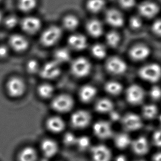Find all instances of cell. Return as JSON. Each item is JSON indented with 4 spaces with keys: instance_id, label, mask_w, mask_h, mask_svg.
Here are the masks:
<instances>
[{
    "instance_id": "1",
    "label": "cell",
    "mask_w": 161,
    "mask_h": 161,
    "mask_svg": "<svg viewBox=\"0 0 161 161\" xmlns=\"http://www.w3.org/2000/svg\"><path fill=\"white\" fill-rule=\"evenodd\" d=\"M139 75L145 81L156 83L161 78V67L157 63L147 64L140 69Z\"/></svg>"
},
{
    "instance_id": "2",
    "label": "cell",
    "mask_w": 161,
    "mask_h": 161,
    "mask_svg": "<svg viewBox=\"0 0 161 161\" xmlns=\"http://www.w3.org/2000/svg\"><path fill=\"white\" fill-rule=\"evenodd\" d=\"M6 87L9 96L13 98H18L24 94L26 85L20 78L13 76L7 81Z\"/></svg>"
},
{
    "instance_id": "3",
    "label": "cell",
    "mask_w": 161,
    "mask_h": 161,
    "mask_svg": "<svg viewBox=\"0 0 161 161\" xmlns=\"http://www.w3.org/2000/svg\"><path fill=\"white\" fill-rule=\"evenodd\" d=\"M70 69L74 75L82 78L89 74L92 69V64L87 59L84 57H79L72 62Z\"/></svg>"
},
{
    "instance_id": "4",
    "label": "cell",
    "mask_w": 161,
    "mask_h": 161,
    "mask_svg": "<svg viewBox=\"0 0 161 161\" xmlns=\"http://www.w3.org/2000/svg\"><path fill=\"white\" fill-rule=\"evenodd\" d=\"M52 107L55 111L61 113L68 112L74 106V101L71 96L67 94H62L53 99Z\"/></svg>"
},
{
    "instance_id": "5",
    "label": "cell",
    "mask_w": 161,
    "mask_h": 161,
    "mask_svg": "<svg viewBox=\"0 0 161 161\" xmlns=\"http://www.w3.org/2000/svg\"><path fill=\"white\" fill-rule=\"evenodd\" d=\"M62 31L59 27L51 26L44 31L40 38L42 44L45 46H51L61 38Z\"/></svg>"
},
{
    "instance_id": "6",
    "label": "cell",
    "mask_w": 161,
    "mask_h": 161,
    "mask_svg": "<svg viewBox=\"0 0 161 161\" xmlns=\"http://www.w3.org/2000/svg\"><path fill=\"white\" fill-rule=\"evenodd\" d=\"M145 92L139 85L133 84L126 89V100L132 105H139L144 101Z\"/></svg>"
},
{
    "instance_id": "7",
    "label": "cell",
    "mask_w": 161,
    "mask_h": 161,
    "mask_svg": "<svg viewBox=\"0 0 161 161\" xmlns=\"http://www.w3.org/2000/svg\"><path fill=\"white\" fill-rule=\"evenodd\" d=\"M92 116L87 111L79 110L72 114L70 122L74 128L83 129L90 124Z\"/></svg>"
},
{
    "instance_id": "8",
    "label": "cell",
    "mask_w": 161,
    "mask_h": 161,
    "mask_svg": "<svg viewBox=\"0 0 161 161\" xmlns=\"http://www.w3.org/2000/svg\"><path fill=\"white\" fill-rule=\"evenodd\" d=\"M107 70L112 74L120 75L125 73L127 69L125 62L118 57H111L107 59L106 63Z\"/></svg>"
},
{
    "instance_id": "9",
    "label": "cell",
    "mask_w": 161,
    "mask_h": 161,
    "mask_svg": "<svg viewBox=\"0 0 161 161\" xmlns=\"http://www.w3.org/2000/svg\"><path fill=\"white\" fill-rule=\"evenodd\" d=\"M122 125L126 130H139L143 125L142 118L135 113H128L122 119Z\"/></svg>"
},
{
    "instance_id": "10",
    "label": "cell",
    "mask_w": 161,
    "mask_h": 161,
    "mask_svg": "<svg viewBox=\"0 0 161 161\" xmlns=\"http://www.w3.org/2000/svg\"><path fill=\"white\" fill-rule=\"evenodd\" d=\"M92 161H111L112 153L110 149L104 145H97L91 148Z\"/></svg>"
},
{
    "instance_id": "11",
    "label": "cell",
    "mask_w": 161,
    "mask_h": 161,
    "mask_svg": "<svg viewBox=\"0 0 161 161\" xmlns=\"http://www.w3.org/2000/svg\"><path fill=\"white\" fill-rule=\"evenodd\" d=\"M93 131L95 135L101 139H107L113 135V130L109 122L101 120L94 124Z\"/></svg>"
},
{
    "instance_id": "12",
    "label": "cell",
    "mask_w": 161,
    "mask_h": 161,
    "mask_svg": "<svg viewBox=\"0 0 161 161\" xmlns=\"http://www.w3.org/2000/svg\"><path fill=\"white\" fill-rule=\"evenodd\" d=\"M61 73L59 64L55 61L46 63L40 70V74L42 78L53 79L59 76Z\"/></svg>"
},
{
    "instance_id": "13",
    "label": "cell",
    "mask_w": 161,
    "mask_h": 161,
    "mask_svg": "<svg viewBox=\"0 0 161 161\" xmlns=\"http://www.w3.org/2000/svg\"><path fill=\"white\" fill-rule=\"evenodd\" d=\"M138 11L140 14L146 18H152L157 15L159 7L154 2L146 1L139 5Z\"/></svg>"
},
{
    "instance_id": "14",
    "label": "cell",
    "mask_w": 161,
    "mask_h": 161,
    "mask_svg": "<svg viewBox=\"0 0 161 161\" xmlns=\"http://www.w3.org/2000/svg\"><path fill=\"white\" fill-rule=\"evenodd\" d=\"M41 25L42 23L39 19L34 17L25 18L20 23L22 29L30 34H33L38 31L41 27Z\"/></svg>"
},
{
    "instance_id": "15",
    "label": "cell",
    "mask_w": 161,
    "mask_h": 161,
    "mask_svg": "<svg viewBox=\"0 0 161 161\" xmlns=\"http://www.w3.org/2000/svg\"><path fill=\"white\" fill-rule=\"evenodd\" d=\"M9 44L11 48L19 53L26 50L29 46L28 40L19 34L12 35L9 39Z\"/></svg>"
},
{
    "instance_id": "16",
    "label": "cell",
    "mask_w": 161,
    "mask_h": 161,
    "mask_svg": "<svg viewBox=\"0 0 161 161\" xmlns=\"http://www.w3.org/2000/svg\"><path fill=\"white\" fill-rule=\"evenodd\" d=\"M130 146L133 152L137 155H145L150 149L148 140L144 136H140L134 140Z\"/></svg>"
},
{
    "instance_id": "17",
    "label": "cell",
    "mask_w": 161,
    "mask_h": 161,
    "mask_svg": "<svg viewBox=\"0 0 161 161\" xmlns=\"http://www.w3.org/2000/svg\"><path fill=\"white\" fill-rule=\"evenodd\" d=\"M150 54V48L144 45H137L134 46L129 52L131 58L136 61H144L148 58Z\"/></svg>"
},
{
    "instance_id": "18",
    "label": "cell",
    "mask_w": 161,
    "mask_h": 161,
    "mask_svg": "<svg viewBox=\"0 0 161 161\" xmlns=\"http://www.w3.org/2000/svg\"><path fill=\"white\" fill-rule=\"evenodd\" d=\"M42 153L46 158H51L56 155L58 151V146L56 142L51 139H46L41 144Z\"/></svg>"
},
{
    "instance_id": "19",
    "label": "cell",
    "mask_w": 161,
    "mask_h": 161,
    "mask_svg": "<svg viewBox=\"0 0 161 161\" xmlns=\"http://www.w3.org/2000/svg\"><path fill=\"white\" fill-rule=\"evenodd\" d=\"M106 20L109 25L115 28L120 27L124 24V17L122 13L114 9H109L106 12Z\"/></svg>"
},
{
    "instance_id": "20",
    "label": "cell",
    "mask_w": 161,
    "mask_h": 161,
    "mask_svg": "<svg viewBox=\"0 0 161 161\" xmlns=\"http://www.w3.org/2000/svg\"><path fill=\"white\" fill-rule=\"evenodd\" d=\"M68 42L69 46L75 50H83L87 46L86 38L81 34H77L71 35Z\"/></svg>"
},
{
    "instance_id": "21",
    "label": "cell",
    "mask_w": 161,
    "mask_h": 161,
    "mask_svg": "<svg viewBox=\"0 0 161 161\" xmlns=\"http://www.w3.org/2000/svg\"><path fill=\"white\" fill-rule=\"evenodd\" d=\"M46 126L48 130L53 133H61L65 128V123L61 117L53 116L47 119Z\"/></svg>"
},
{
    "instance_id": "22",
    "label": "cell",
    "mask_w": 161,
    "mask_h": 161,
    "mask_svg": "<svg viewBox=\"0 0 161 161\" xmlns=\"http://www.w3.org/2000/svg\"><path fill=\"white\" fill-rule=\"evenodd\" d=\"M97 94L95 87L91 85H85L79 90V97L84 103H89L94 99Z\"/></svg>"
},
{
    "instance_id": "23",
    "label": "cell",
    "mask_w": 161,
    "mask_h": 161,
    "mask_svg": "<svg viewBox=\"0 0 161 161\" xmlns=\"http://www.w3.org/2000/svg\"><path fill=\"white\" fill-rule=\"evenodd\" d=\"M37 152L31 146L23 148L18 155V161H37Z\"/></svg>"
},
{
    "instance_id": "24",
    "label": "cell",
    "mask_w": 161,
    "mask_h": 161,
    "mask_svg": "<svg viewBox=\"0 0 161 161\" xmlns=\"http://www.w3.org/2000/svg\"><path fill=\"white\" fill-rule=\"evenodd\" d=\"M88 33L92 37H98L102 35L103 33V24L99 20L92 19L87 23L86 25Z\"/></svg>"
},
{
    "instance_id": "25",
    "label": "cell",
    "mask_w": 161,
    "mask_h": 161,
    "mask_svg": "<svg viewBox=\"0 0 161 161\" xmlns=\"http://www.w3.org/2000/svg\"><path fill=\"white\" fill-rule=\"evenodd\" d=\"M114 142L118 148L123 150L130 146L132 141L128 134L126 133H120L115 135Z\"/></svg>"
},
{
    "instance_id": "26",
    "label": "cell",
    "mask_w": 161,
    "mask_h": 161,
    "mask_svg": "<svg viewBox=\"0 0 161 161\" xmlns=\"http://www.w3.org/2000/svg\"><path fill=\"white\" fill-rule=\"evenodd\" d=\"M95 109L99 113H109L113 111L114 105L108 98H101L96 103Z\"/></svg>"
},
{
    "instance_id": "27",
    "label": "cell",
    "mask_w": 161,
    "mask_h": 161,
    "mask_svg": "<svg viewBox=\"0 0 161 161\" xmlns=\"http://www.w3.org/2000/svg\"><path fill=\"white\" fill-rule=\"evenodd\" d=\"M158 113V108L153 104L145 105L142 109V114L143 117L147 119H154L157 117Z\"/></svg>"
},
{
    "instance_id": "28",
    "label": "cell",
    "mask_w": 161,
    "mask_h": 161,
    "mask_svg": "<svg viewBox=\"0 0 161 161\" xmlns=\"http://www.w3.org/2000/svg\"><path fill=\"white\" fill-rule=\"evenodd\" d=\"M105 90L112 95H118L122 92L123 86L120 83L116 81L107 82L105 86Z\"/></svg>"
},
{
    "instance_id": "29",
    "label": "cell",
    "mask_w": 161,
    "mask_h": 161,
    "mask_svg": "<svg viewBox=\"0 0 161 161\" xmlns=\"http://www.w3.org/2000/svg\"><path fill=\"white\" fill-rule=\"evenodd\" d=\"M70 58L69 51L67 48H61L57 50L54 53V61L59 64L69 61Z\"/></svg>"
},
{
    "instance_id": "30",
    "label": "cell",
    "mask_w": 161,
    "mask_h": 161,
    "mask_svg": "<svg viewBox=\"0 0 161 161\" xmlns=\"http://www.w3.org/2000/svg\"><path fill=\"white\" fill-rule=\"evenodd\" d=\"M105 6L104 0H89L87 2V9L94 13L100 12Z\"/></svg>"
},
{
    "instance_id": "31",
    "label": "cell",
    "mask_w": 161,
    "mask_h": 161,
    "mask_svg": "<svg viewBox=\"0 0 161 161\" xmlns=\"http://www.w3.org/2000/svg\"><path fill=\"white\" fill-rule=\"evenodd\" d=\"M38 93L40 96L44 98H48L53 96L54 89L52 85L48 84H44L40 85L38 88Z\"/></svg>"
},
{
    "instance_id": "32",
    "label": "cell",
    "mask_w": 161,
    "mask_h": 161,
    "mask_svg": "<svg viewBox=\"0 0 161 161\" xmlns=\"http://www.w3.org/2000/svg\"><path fill=\"white\" fill-rule=\"evenodd\" d=\"M63 25L65 28L69 31H73L78 26L79 20L74 15H67L63 19Z\"/></svg>"
},
{
    "instance_id": "33",
    "label": "cell",
    "mask_w": 161,
    "mask_h": 161,
    "mask_svg": "<svg viewBox=\"0 0 161 161\" xmlns=\"http://www.w3.org/2000/svg\"><path fill=\"white\" fill-rule=\"evenodd\" d=\"M92 55L96 58L103 59L105 58L107 51L105 46L101 44H95L92 47Z\"/></svg>"
},
{
    "instance_id": "34",
    "label": "cell",
    "mask_w": 161,
    "mask_h": 161,
    "mask_svg": "<svg viewBox=\"0 0 161 161\" xmlns=\"http://www.w3.org/2000/svg\"><path fill=\"white\" fill-rule=\"evenodd\" d=\"M36 0H19L18 7L22 11L29 12L35 8Z\"/></svg>"
},
{
    "instance_id": "35",
    "label": "cell",
    "mask_w": 161,
    "mask_h": 161,
    "mask_svg": "<svg viewBox=\"0 0 161 161\" xmlns=\"http://www.w3.org/2000/svg\"><path fill=\"white\" fill-rule=\"evenodd\" d=\"M106 42L109 46L112 47H115L118 45L120 42V36L115 31H110L107 34Z\"/></svg>"
},
{
    "instance_id": "36",
    "label": "cell",
    "mask_w": 161,
    "mask_h": 161,
    "mask_svg": "<svg viewBox=\"0 0 161 161\" xmlns=\"http://www.w3.org/2000/svg\"><path fill=\"white\" fill-rule=\"evenodd\" d=\"M75 145L80 150L85 151L90 147L91 141L89 137L86 136H81L77 137Z\"/></svg>"
},
{
    "instance_id": "37",
    "label": "cell",
    "mask_w": 161,
    "mask_h": 161,
    "mask_svg": "<svg viewBox=\"0 0 161 161\" xmlns=\"http://www.w3.org/2000/svg\"><path fill=\"white\" fill-rule=\"evenodd\" d=\"M149 95L153 100H158L161 98V88L159 86L155 85L151 88Z\"/></svg>"
},
{
    "instance_id": "38",
    "label": "cell",
    "mask_w": 161,
    "mask_h": 161,
    "mask_svg": "<svg viewBox=\"0 0 161 161\" xmlns=\"http://www.w3.org/2000/svg\"><path fill=\"white\" fill-rule=\"evenodd\" d=\"M76 139L77 137L72 133H66L63 137V142L67 146H72L75 145Z\"/></svg>"
},
{
    "instance_id": "39",
    "label": "cell",
    "mask_w": 161,
    "mask_h": 161,
    "mask_svg": "<svg viewBox=\"0 0 161 161\" xmlns=\"http://www.w3.org/2000/svg\"><path fill=\"white\" fill-rule=\"evenodd\" d=\"M26 69L29 73H35L38 72L39 70V65L36 61L34 59H31L29 61L27 65H26Z\"/></svg>"
},
{
    "instance_id": "40",
    "label": "cell",
    "mask_w": 161,
    "mask_h": 161,
    "mask_svg": "<svg viewBox=\"0 0 161 161\" xmlns=\"http://www.w3.org/2000/svg\"><path fill=\"white\" fill-rule=\"evenodd\" d=\"M18 23V20L17 18L15 16H9L4 21V24L8 28H14Z\"/></svg>"
},
{
    "instance_id": "41",
    "label": "cell",
    "mask_w": 161,
    "mask_h": 161,
    "mask_svg": "<svg viewBox=\"0 0 161 161\" xmlns=\"http://www.w3.org/2000/svg\"><path fill=\"white\" fill-rule=\"evenodd\" d=\"M142 20L139 17L133 16L130 20V24L133 29H139L142 26Z\"/></svg>"
},
{
    "instance_id": "42",
    "label": "cell",
    "mask_w": 161,
    "mask_h": 161,
    "mask_svg": "<svg viewBox=\"0 0 161 161\" xmlns=\"http://www.w3.org/2000/svg\"><path fill=\"white\" fill-rule=\"evenodd\" d=\"M152 31L156 35L161 36V18L157 19L153 23Z\"/></svg>"
},
{
    "instance_id": "43",
    "label": "cell",
    "mask_w": 161,
    "mask_h": 161,
    "mask_svg": "<svg viewBox=\"0 0 161 161\" xmlns=\"http://www.w3.org/2000/svg\"><path fill=\"white\" fill-rule=\"evenodd\" d=\"M153 142L156 146L161 147V128L155 131L153 135Z\"/></svg>"
},
{
    "instance_id": "44",
    "label": "cell",
    "mask_w": 161,
    "mask_h": 161,
    "mask_svg": "<svg viewBox=\"0 0 161 161\" xmlns=\"http://www.w3.org/2000/svg\"><path fill=\"white\" fill-rule=\"evenodd\" d=\"M121 6L124 8H130L135 4L136 0H119Z\"/></svg>"
},
{
    "instance_id": "45",
    "label": "cell",
    "mask_w": 161,
    "mask_h": 161,
    "mask_svg": "<svg viewBox=\"0 0 161 161\" xmlns=\"http://www.w3.org/2000/svg\"><path fill=\"white\" fill-rule=\"evenodd\" d=\"M8 48L4 45H0V58H3L8 54Z\"/></svg>"
},
{
    "instance_id": "46",
    "label": "cell",
    "mask_w": 161,
    "mask_h": 161,
    "mask_svg": "<svg viewBox=\"0 0 161 161\" xmlns=\"http://www.w3.org/2000/svg\"><path fill=\"white\" fill-rule=\"evenodd\" d=\"M110 114V117L111 119L113 121H117L120 119V115L119 113L115 112V111H112L109 113Z\"/></svg>"
},
{
    "instance_id": "47",
    "label": "cell",
    "mask_w": 161,
    "mask_h": 161,
    "mask_svg": "<svg viewBox=\"0 0 161 161\" xmlns=\"http://www.w3.org/2000/svg\"><path fill=\"white\" fill-rule=\"evenodd\" d=\"M115 161H128L127 158L125 156L123 155H120L115 157Z\"/></svg>"
},
{
    "instance_id": "48",
    "label": "cell",
    "mask_w": 161,
    "mask_h": 161,
    "mask_svg": "<svg viewBox=\"0 0 161 161\" xmlns=\"http://www.w3.org/2000/svg\"><path fill=\"white\" fill-rule=\"evenodd\" d=\"M153 161H161V152L157 153L153 156Z\"/></svg>"
},
{
    "instance_id": "49",
    "label": "cell",
    "mask_w": 161,
    "mask_h": 161,
    "mask_svg": "<svg viewBox=\"0 0 161 161\" xmlns=\"http://www.w3.org/2000/svg\"><path fill=\"white\" fill-rule=\"evenodd\" d=\"M159 118V122H160V123H161V115H159V118Z\"/></svg>"
},
{
    "instance_id": "50",
    "label": "cell",
    "mask_w": 161,
    "mask_h": 161,
    "mask_svg": "<svg viewBox=\"0 0 161 161\" xmlns=\"http://www.w3.org/2000/svg\"><path fill=\"white\" fill-rule=\"evenodd\" d=\"M1 18H2V15H1V12H0V21H1Z\"/></svg>"
},
{
    "instance_id": "51",
    "label": "cell",
    "mask_w": 161,
    "mask_h": 161,
    "mask_svg": "<svg viewBox=\"0 0 161 161\" xmlns=\"http://www.w3.org/2000/svg\"><path fill=\"white\" fill-rule=\"evenodd\" d=\"M135 161H144V160H142V159H140V160H136Z\"/></svg>"
},
{
    "instance_id": "52",
    "label": "cell",
    "mask_w": 161,
    "mask_h": 161,
    "mask_svg": "<svg viewBox=\"0 0 161 161\" xmlns=\"http://www.w3.org/2000/svg\"><path fill=\"white\" fill-rule=\"evenodd\" d=\"M1 0H0V2H1Z\"/></svg>"
}]
</instances>
